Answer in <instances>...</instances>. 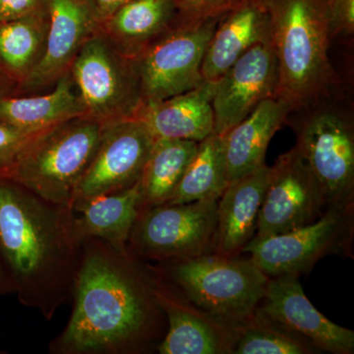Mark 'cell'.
Masks as SVG:
<instances>
[{
    "label": "cell",
    "mask_w": 354,
    "mask_h": 354,
    "mask_svg": "<svg viewBox=\"0 0 354 354\" xmlns=\"http://www.w3.org/2000/svg\"><path fill=\"white\" fill-rule=\"evenodd\" d=\"M218 200L164 204L140 212L128 249L139 259L157 264L214 253Z\"/></svg>",
    "instance_id": "cell-7"
},
{
    "label": "cell",
    "mask_w": 354,
    "mask_h": 354,
    "mask_svg": "<svg viewBox=\"0 0 354 354\" xmlns=\"http://www.w3.org/2000/svg\"><path fill=\"white\" fill-rule=\"evenodd\" d=\"M198 145L190 140H155L139 179L141 212L169 201Z\"/></svg>",
    "instance_id": "cell-24"
},
{
    "label": "cell",
    "mask_w": 354,
    "mask_h": 354,
    "mask_svg": "<svg viewBox=\"0 0 354 354\" xmlns=\"http://www.w3.org/2000/svg\"><path fill=\"white\" fill-rule=\"evenodd\" d=\"M102 121L78 116L39 133L0 179L18 184L55 204L73 207L77 186L94 157L104 134Z\"/></svg>",
    "instance_id": "cell-4"
},
{
    "label": "cell",
    "mask_w": 354,
    "mask_h": 354,
    "mask_svg": "<svg viewBox=\"0 0 354 354\" xmlns=\"http://www.w3.org/2000/svg\"><path fill=\"white\" fill-rule=\"evenodd\" d=\"M327 209L320 186L295 146L270 167L254 237L285 234L311 225Z\"/></svg>",
    "instance_id": "cell-12"
},
{
    "label": "cell",
    "mask_w": 354,
    "mask_h": 354,
    "mask_svg": "<svg viewBox=\"0 0 354 354\" xmlns=\"http://www.w3.org/2000/svg\"><path fill=\"white\" fill-rule=\"evenodd\" d=\"M46 0H0V22L17 19L43 7Z\"/></svg>",
    "instance_id": "cell-31"
},
{
    "label": "cell",
    "mask_w": 354,
    "mask_h": 354,
    "mask_svg": "<svg viewBox=\"0 0 354 354\" xmlns=\"http://www.w3.org/2000/svg\"><path fill=\"white\" fill-rule=\"evenodd\" d=\"M153 266L193 304L234 327L256 311L270 279L249 258L215 253Z\"/></svg>",
    "instance_id": "cell-6"
},
{
    "label": "cell",
    "mask_w": 354,
    "mask_h": 354,
    "mask_svg": "<svg viewBox=\"0 0 354 354\" xmlns=\"http://www.w3.org/2000/svg\"><path fill=\"white\" fill-rule=\"evenodd\" d=\"M183 23L174 0H130L97 30L134 60Z\"/></svg>",
    "instance_id": "cell-19"
},
{
    "label": "cell",
    "mask_w": 354,
    "mask_h": 354,
    "mask_svg": "<svg viewBox=\"0 0 354 354\" xmlns=\"http://www.w3.org/2000/svg\"><path fill=\"white\" fill-rule=\"evenodd\" d=\"M19 94V85L0 68V102L6 97Z\"/></svg>",
    "instance_id": "cell-33"
},
{
    "label": "cell",
    "mask_w": 354,
    "mask_h": 354,
    "mask_svg": "<svg viewBox=\"0 0 354 354\" xmlns=\"http://www.w3.org/2000/svg\"><path fill=\"white\" fill-rule=\"evenodd\" d=\"M278 62L270 41L251 46L215 83L214 134L225 135L277 95Z\"/></svg>",
    "instance_id": "cell-14"
},
{
    "label": "cell",
    "mask_w": 354,
    "mask_h": 354,
    "mask_svg": "<svg viewBox=\"0 0 354 354\" xmlns=\"http://www.w3.org/2000/svg\"><path fill=\"white\" fill-rule=\"evenodd\" d=\"M353 208H330L311 225L285 234L253 237L242 253L270 278L309 272L324 256L349 250Z\"/></svg>",
    "instance_id": "cell-10"
},
{
    "label": "cell",
    "mask_w": 354,
    "mask_h": 354,
    "mask_svg": "<svg viewBox=\"0 0 354 354\" xmlns=\"http://www.w3.org/2000/svg\"><path fill=\"white\" fill-rule=\"evenodd\" d=\"M72 297L69 322L50 342V353H146L167 334V317L153 297L148 263L128 248L84 239Z\"/></svg>",
    "instance_id": "cell-1"
},
{
    "label": "cell",
    "mask_w": 354,
    "mask_h": 354,
    "mask_svg": "<svg viewBox=\"0 0 354 354\" xmlns=\"http://www.w3.org/2000/svg\"><path fill=\"white\" fill-rule=\"evenodd\" d=\"M329 13L330 35L335 37L353 36L354 0H326Z\"/></svg>",
    "instance_id": "cell-30"
},
{
    "label": "cell",
    "mask_w": 354,
    "mask_h": 354,
    "mask_svg": "<svg viewBox=\"0 0 354 354\" xmlns=\"http://www.w3.org/2000/svg\"><path fill=\"white\" fill-rule=\"evenodd\" d=\"M317 349L256 309L237 326L232 354H310Z\"/></svg>",
    "instance_id": "cell-27"
},
{
    "label": "cell",
    "mask_w": 354,
    "mask_h": 354,
    "mask_svg": "<svg viewBox=\"0 0 354 354\" xmlns=\"http://www.w3.org/2000/svg\"><path fill=\"white\" fill-rule=\"evenodd\" d=\"M215 83L204 81L187 92L142 104L134 118L143 123L153 139L201 142L215 128L213 102Z\"/></svg>",
    "instance_id": "cell-18"
},
{
    "label": "cell",
    "mask_w": 354,
    "mask_h": 354,
    "mask_svg": "<svg viewBox=\"0 0 354 354\" xmlns=\"http://www.w3.org/2000/svg\"><path fill=\"white\" fill-rule=\"evenodd\" d=\"M97 28L130 0H80Z\"/></svg>",
    "instance_id": "cell-32"
},
{
    "label": "cell",
    "mask_w": 354,
    "mask_h": 354,
    "mask_svg": "<svg viewBox=\"0 0 354 354\" xmlns=\"http://www.w3.org/2000/svg\"><path fill=\"white\" fill-rule=\"evenodd\" d=\"M262 41H270L264 0H244L216 26L203 58V79L216 83L246 50Z\"/></svg>",
    "instance_id": "cell-20"
},
{
    "label": "cell",
    "mask_w": 354,
    "mask_h": 354,
    "mask_svg": "<svg viewBox=\"0 0 354 354\" xmlns=\"http://www.w3.org/2000/svg\"><path fill=\"white\" fill-rule=\"evenodd\" d=\"M155 139L135 118L109 123L94 157L77 186L73 209L138 183Z\"/></svg>",
    "instance_id": "cell-11"
},
{
    "label": "cell",
    "mask_w": 354,
    "mask_h": 354,
    "mask_svg": "<svg viewBox=\"0 0 354 354\" xmlns=\"http://www.w3.org/2000/svg\"><path fill=\"white\" fill-rule=\"evenodd\" d=\"M83 115L86 109L70 71L48 92L11 95L0 102V121L26 132H44Z\"/></svg>",
    "instance_id": "cell-22"
},
{
    "label": "cell",
    "mask_w": 354,
    "mask_h": 354,
    "mask_svg": "<svg viewBox=\"0 0 354 354\" xmlns=\"http://www.w3.org/2000/svg\"><path fill=\"white\" fill-rule=\"evenodd\" d=\"M269 176L265 164L227 184L218 200L214 253L236 257L255 236Z\"/></svg>",
    "instance_id": "cell-17"
},
{
    "label": "cell",
    "mask_w": 354,
    "mask_h": 354,
    "mask_svg": "<svg viewBox=\"0 0 354 354\" xmlns=\"http://www.w3.org/2000/svg\"><path fill=\"white\" fill-rule=\"evenodd\" d=\"M70 205L0 179V253L26 306L50 321L72 297L82 242Z\"/></svg>",
    "instance_id": "cell-2"
},
{
    "label": "cell",
    "mask_w": 354,
    "mask_h": 354,
    "mask_svg": "<svg viewBox=\"0 0 354 354\" xmlns=\"http://www.w3.org/2000/svg\"><path fill=\"white\" fill-rule=\"evenodd\" d=\"M227 184L223 136L213 133L199 142L196 153L167 204L218 199Z\"/></svg>",
    "instance_id": "cell-26"
},
{
    "label": "cell",
    "mask_w": 354,
    "mask_h": 354,
    "mask_svg": "<svg viewBox=\"0 0 354 354\" xmlns=\"http://www.w3.org/2000/svg\"><path fill=\"white\" fill-rule=\"evenodd\" d=\"M39 134L23 131L0 121V169L8 167L21 151Z\"/></svg>",
    "instance_id": "cell-29"
},
{
    "label": "cell",
    "mask_w": 354,
    "mask_h": 354,
    "mask_svg": "<svg viewBox=\"0 0 354 354\" xmlns=\"http://www.w3.org/2000/svg\"><path fill=\"white\" fill-rule=\"evenodd\" d=\"M291 111L286 100L274 95L223 135L228 183L266 164L270 142Z\"/></svg>",
    "instance_id": "cell-21"
},
{
    "label": "cell",
    "mask_w": 354,
    "mask_h": 354,
    "mask_svg": "<svg viewBox=\"0 0 354 354\" xmlns=\"http://www.w3.org/2000/svg\"><path fill=\"white\" fill-rule=\"evenodd\" d=\"M297 274L270 278L257 309L281 327L306 339L317 351L354 353V332L323 315L305 295Z\"/></svg>",
    "instance_id": "cell-15"
},
{
    "label": "cell",
    "mask_w": 354,
    "mask_h": 354,
    "mask_svg": "<svg viewBox=\"0 0 354 354\" xmlns=\"http://www.w3.org/2000/svg\"><path fill=\"white\" fill-rule=\"evenodd\" d=\"M48 30L39 64L18 95H34L53 87L68 73L77 53L97 29L80 0H46Z\"/></svg>",
    "instance_id": "cell-16"
},
{
    "label": "cell",
    "mask_w": 354,
    "mask_h": 354,
    "mask_svg": "<svg viewBox=\"0 0 354 354\" xmlns=\"http://www.w3.org/2000/svg\"><path fill=\"white\" fill-rule=\"evenodd\" d=\"M48 30L46 2L31 14L0 22V68L19 88L43 55Z\"/></svg>",
    "instance_id": "cell-25"
},
{
    "label": "cell",
    "mask_w": 354,
    "mask_h": 354,
    "mask_svg": "<svg viewBox=\"0 0 354 354\" xmlns=\"http://www.w3.org/2000/svg\"><path fill=\"white\" fill-rule=\"evenodd\" d=\"M221 18L184 22L134 59L142 104L183 94L204 82L203 58Z\"/></svg>",
    "instance_id": "cell-9"
},
{
    "label": "cell",
    "mask_w": 354,
    "mask_h": 354,
    "mask_svg": "<svg viewBox=\"0 0 354 354\" xmlns=\"http://www.w3.org/2000/svg\"><path fill=\"white\" fill-rule=\"evenodd\" d=\"M295 147L322 190L327 209L353 208L354 121L342 88L286 118Z\"/></svg>",
    "instance_id": "cell-5"
},
{
    "label": "cell",
    "mask_w": 354,
    "mask_h": 354,
    "mask_svg": "<svg viewBox=\"0 0 354 354\" xmlns=\"http://www.w3.org/2000/svg\"><path fill=\"white\" fill-rule=\"evenodd\" d=\"M148 266L153 297L167 320V334L157 346L158 353L232 354L237 326L221 322L203 311L155 266Z\"/></svg>",
    "instance_id": "cell-13"
},
{
    "label": "cell",
    "mask_w": 354,
    "mask_h": 354,
    "mask_svg": "<svg viewBox=\"0 0 354 354\" xmlns=\"http://www.w3.org/2000/svg\"><path fill=\"white\" fill-rule=\"evenodd\" d=\"M244 0H174L184 22L223 17Z\"/></svg>",
    "instance_id": "cell-28"
},
{
    "label": "cell",
    "mask_w": 354,
    "mask_h": 354,
    "mask_svg": "<svg viewBox=\"0 0 354 354\" xmlns=\"http://www.w3.org/2000/svg\"><path fill=\"white\" fill-rule=\"evenodd\" d=\"M69 71L90 118L109 124L134 118L141 106L134 60L97 29L84 43Z\"/></svg>",
    "instance_id": "cell-8"
},
{
    "label": "cell",
    "mask_w": 354,
    "mask_h": 354,
    "mask_svg": "<svg viewBox=\"0 0 354 354\" xmlns=\"http://www.w3.org/2000/svg\"><path fill=\"white\" fill-rule=\"evenodd\" d=\"M270 43L278 62L277 95L293 111L342 88L330 62L332 41L326 0H264Z\"/></svg>",
    "instance_id": "cell-3"
},
{
    "label": "cell",
    "mask_w": 354,
    "mask_h": 354,
    "mask_svg": "<svg viewBox=\"0 0 354 354\" xmlns=\"http://www.w3.org/2000/svg\"><path fill=\"white\" fill-rule=\"evenodd\" d=\"M140 212L139 181L132 187L86 203L75 213L74 230L81 242L99 239L118 250H127L128 239Z\"/></svg>",
    "instance_id": "cell-23"
}]
</instances>
